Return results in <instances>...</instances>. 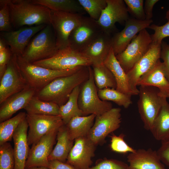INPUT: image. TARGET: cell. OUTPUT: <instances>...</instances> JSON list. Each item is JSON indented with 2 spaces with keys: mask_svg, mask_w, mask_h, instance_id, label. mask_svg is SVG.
I'll return each instance as SVG.
<instances>
[{
  "mask_svg": "<svg viewBox=\"0 0 169 169\" xmlns=\"http://www.w3.org/2000/svg\"><path fill=\"white\" fill-rule=\"evenodd\" d=\"M104 64L115 78L117 90L131 96L137 95L131 89L126 73L117 59L112 48Z\"/></svg>",
  "mask_w": 169,
  "mask_h": 169,
  "instance_id": "d4e9b609",
  "label": "cell"
},
{
  "mask_svg": "<svg viewBox=\"0 0 169 169\" xmlns=\"http://www.w3.org/2000/svg\"><path fill=\"white\" fill-rule=\"evenodd\" d=\"M18 64L21 73L28 86L36 92L54 79L72 74L81 67L66 70H56L44 68L30 63L21 56H17Z\"/></svg>",
  "mask_w": 169,
  "mask_h": 169,
  "instance_id": "3957f363",
  "label": "cell"
},
{
  "mask_svg": "<svg viewBox=\"0 0 169 169\" xmlns=\"http://www.w3.org/2000/svg\"><path fill=\"white\" fill-rule=\"evenodd\" d=\"M82 15L50 10V22L59 50L69 47L70 33L78 24Z\"/></svg>",
  "mask_w": 169,
  "mask_h": 169,
  "instance_id": "ba28073f",
  "label": "cell"
},
{
  "mask_svg": "<svg viewBox=\"0 0 169 169\" xmlns=\"http://www.w3.org/2000/svg\"><path fill=\"white\" fill-rule=\"evenodd\" d=\"M33 64L54 70H66L81 66L92 65L90 60L81 52L73 50L68 47L59 50L52 57Z\"/></svg>",
  "mask_w": 169,
  "mask_h": 169,
  "instance_id": "52a82bcc",
  "label": "cell"
},
{
  "mask_svg": "<svg viewBox=\"0 0 169 169\" xmlns=\"http://www.w3.org/2000/svg\"><path fill=\"white\" fill-rule=\"evenodd\" d=\"M90 66H82L70 75L57 78L35 93L41 100L54 103L59 107L65 104L76 87L88 78Z\"/></svg>",
  "mask_w": 169,
  "mask_h": 169,
  "instance_id": "6da1fadb",
  "label": "cell"
},
{
  "mask_svg": "<svg viewBox=\"0 0 169 169\" xmlns=\"http://www.w3.org/2000/svg\"></svg>",
  "mask_w": 169,
  "mask_h": 169,
  "instance_id": "681fc988",
  "label": "cell"
},
{
  "mask_svg": "<svg viewBox=\"0 0 169 169\" xmlns=\"http://www.w3.org/2000/svg\"><path fill=\"white\" fill-rule=\"evenodd\" d=\"M0 31L8 32L13 31L8 6L5 0L0 1Z\"/></svg>",
  "mask_w": 169,
  "mask_h": 169,
  "instance_id": "f35d334b",
  "label": "cell"
},
{
  "mask_svg": "<svg viewBox=\"0 0 169 169\" xmlns=\"http://www.w3.org/2000/svg\"><path fill=\"white\" fill-rule=\"evenodd\" d=\"M125 135L121 133L119 136L114 134L110 136V147L111 150L115 152L126 154L135 152L136 150L129 146L125 141L124 138Z\"/></svg>",
  "mask_w": 169,
  "mask_h": 169,
  "instance_id": "8d00e7d4",
  "label": "cell"
},
{
  "mask_svg": "<svg viewBox=\"0 0 169 169\" xmlns=\"http://www.w3.org/2000/svg\"><path fill=\"white\" fill-rule=\"evenodd\" d=\"M92 19L97 21L107 5L106 0H78Z\"/></svg>",
  "mask_w": 169,
  "mask_h": 169,
  "instance_id": "e575fe53",
  "label": "cell"
},
{
  "mask_svg": "<svg viewBox=\"0 0 169 169\" xmlns=\"http://www.w3.org/2000/svg\"><path fill=\"white\" fill-rule=\"evenodd\" d=\"M25 169H49V168L44 166H37L25 168Z\"/></svg>",
  "mask_w": 169,
  "mask_h": 169,
  "instance_id": "7dc6e473",
  "label": "cell"
},
{
  "mask_svg": "<svg viewBox=\"0 0 169 169\" xmlns=\"http://www.w3.org/2000/svg\"><path fill=\"white\" fill-rule=\"evenodd\" d=\"M96 146L87 136L75 139L66 162L76 169H88L93 163Z\"/></svg>",
  "mask_w": 169,
  "mask_h": 169,
  "instance_id": "ac0fdd59",
  "label": "cell"
},
{
  "mask_svg": "<svg viewBox=\"0 0 169 169\" xmlns=\"http://www.w3.org/2000/svg\"><path fill=\"white\" fill-rule=\"evenodd\" d=\"M159 1L158 0H146L144 6L146 20L152 19L153 17V9L154 5Z\"/></svg>",
  "mask_w": 169,
  "mask_h": 169,
  "instance_id": "f6af8a7d",
  "label": "cell"
},
{
  "mask_svg": "<svg viewBox=\"0 0 169 169\" xmlns=\"http://www.w3.org/2000/svg\"><path fill=\"white\" fill-rule=\"evenodd\" d=\"M121 111L119 108H113L101 115H96L94 124L87 136L95 146L104 143L108 135L120 127Z\"/></svg>",
  "mask_w": 169,
  "mask_h": 169,
  "instance_id": "30bf717a",
  "label": "cell"
},
{
  "mask_svg": "<svg viewBox=\"0 0 169 169\" xmlns=\"http://www.w3.org/2000/svg\"><path fill=\"white\" fill-rule=\"evenodd\" d=\"M56 139V144L49 156L48 160L65 162L74 142L69 137L66 125L64 124L59 129Z\"/></svg>",
  "mask_w": 169,
  "mask_h": 169,
  "instance_id": "484cf974",
  "label": "cell"
},
{
  "mask_svg": "<svg viewBox=\"0 0 169 169\" xmlns=\"http://www.w3.org/2000/svg\"><path fill=\"white\" fill-rule=\"evenodd\" d=\"M51 10L83 15L86 12L78 0H31Z\"/></svg>",
  "mask_w": 169,
  "mask_h": 169,
  "instance_id": "f1b7e54d",
  "label": "cell"
},
{
  "mask_svg": "<svg viewBox=\"0 0 169 169\" xmlns=\"http://www.w3.org/2000/svg\"><path fill=\"white\" fill-rule=\"evenodd\" d=\"M152 43L151 35L145 29L134 38L122 52L116 55L126 73L147 52Z\"/></svg>",
  "mask_w": 169,
  "mask_h": 169,
  "instance_id": "9c48e42d",
  "label": "cell"
},
{
  "mask_svg": "<svg viewBox=\"0 0 169 169\" xmlns=\"http://www.w3.org/2000/svg\"><path fill=\"white\" fill-rule=\"evenodd\" d=\"M98 93L101 100L112 101L125 108H128L132 104L131 96L121 92L115 89L106 88L98 90Z\"/></svg>",
  "mask_w": 169,
  "mask_h": 169,
  "instance_id": "836d02e7",
  "label": "cell"
},
{
  "mask_svg": "<svg viewBox=\"0 0 169 169\" xmlns=\"http://www.w3.org/2000/svg\"><path fill=\"white\" fill-rule=\"evenodd\" d=\"M148 28L154 31V33L151 35L152 43L161 44L164 38L169 37V20L162 26L151 24Z\"/></svg>",
  "mask_w": 169,
  "mask_h": 169,
  "instance_id": "60d3db41",
  "label": "cell"
},
{
  "mask_svg": "<svg viewBox=\"0 0 169 169\" xmlns=\"http://www.w3.org/2000/svg\"><path fill=\"white\" fill-rule=\"evenodd\" d=\"M107 5L97 21L102 31L111 35L115 33V24L125 23L130 18L126 6L123 0H106Z\"/></svg>",
  "mask_w": 169,
  "mask_h": 169,
  "instance_id": "5bb4252c",
  "label": "cell"
},
{
  "mask_svg": "<svg viewBox=\"0 0 169 169\" xmlns=\"http://www.w3.org/2000/svg\"><path fill=\"white\" fill-rule=\"evenodd\" d=\"M137 101L139 113L144 128L150 131L161 108L164 98L159 95L156 87L145 85L140 86Z\"/></svg>",
  "mask_w": 169,
  "mask_h": 169,
  "instance_id": "8992f818",
  "label": "cell"
},
{
  "mask_svg": "<svg viewBox=\"0 0 169 169\" xmlns=\"http://www.w3.org/2000/svg\"><path fill=\"white\" fill-rule=\"evenodd\" d=\"M24 109L29 114L58 115L59 106L54 103L41 100L34 95Z\"/></svg>",
  "mask_w": 169,
  "mask_h": 169,
  "instance_id": "4dcf8cb0",
  "label": "cell"
},
{
  "mask_svg": "<svg viewBox=\"0 0 169 169\" xmlns=\"http://www.w3.org/2000/svg\"><path fill=\"white\" fill-rule=\"evenodd\" d=\"M27 113L22 112L0 124V145L12 140L19 124L26 118Z\"/></svg>",
  "mask_w": 169,
  "mask_h": 169,
  "instance_id": "d6a6232c",
  "label": "cell"
},
{
  "mask_svg": "<svg viewBox=\"0 0 169 169\" xmlns=\"http://www.w3.org/2000/svg\"><path fill=\"white\" fill-rule=\"evenodd\" d=\"M49 169H76L73 166L66 163L54 160L49 161Z\"/></svg>",
  "mask_w": 169,
  "mask_h": 169,
  "instance_id": "bcb514c9",
  "label": "cell"
},
{
  "mask_svg": "<svg viewBox=\"0 0 169 169\" xmlns=\"http://www.w3.org/2000/svg\"><path fill=\"white\" fill-rule=\"evenodd\" d=\"M111 37L102 31L82 52L90 60L92 66L104 64L112 48Z\"/></svg>",
  "mask_w": 169,
  "mask_h": 169,
  "instance_id": "603a6c76",
  "label": "cell"
},
{
  "mask_svg": "<svg viewBox=\"0 0 169 169\" xmlns=\"http://www.w3.org/2000/svg\"><path fill=\"white\" fill-rule=\"evenodd\" d=\"M5 1L13 28L50 24V10L47 7L34 4L31 0Z\"/></svg>",
  "mask_w": 169,
  "mask_h": 169,
  "instance_id": "7a4b0ae2",
  "label": "cell"
},
{
  "mask_svg": "<svg viewBox=\"0 0 169 169\" xmlns=\"http://www.w3.org/2000/svg\"><path fill=\"white\" fill-rule=\"evenodd\" d=\"M88 169H130L125 162L114 159L104 158L97 160L95 166Z\"/></svg>",
  "mask_w": 169,
  "mask_h": 169,
  "instance_id": "ab89813d",
  "label": "cell"
},
{
  "mask_svg": "<svg viewBox=\"0 0 169 169\" xmlns=\"http://www.w3.org/2000/svg\"><path fill=\"white\" fill-rule=\"evenodd\" d=\"M161 142L157 153L161 161L169 168V139Z\"/></svg>",
  "mask_w": 169,
  "mask_h": 169,
  "instance_id": "b9f144b4",
  "label": "cell"
},
{
  "mask_svg": "<svg viewBox=\"0 0 169 169\" xmlns=\"http://www.w3.org/2000/svg\"><path fill=\"white\" fill-rule=\"evenodd\" d=\"M152 22V19L139 20L129 18L125 22L123 29L112 36V48L115 56L122 52L137 33L148 28Z\"/></svg>",
  "mask_w": 169,
  "mask_h": 169,
  "instance_id": "d6986e66",
  "label": "cell"
},
{
  "mask_svg": "<svg viewBox=\"0 0 169 169\" xmlns=\"http://www.w3.org/2000/svg\"><path fill=\"white\" fill-rule=\"evenodd\" d=\"M29 130L28 141L29 146L37 142L43 136L64 125L59 115L27 114Z\"/></svg>",
  "mask_w": 169,
  "mask_h": 169,
  "instance_id": "4fadbf2b",
  "label": "cell"
},
{
  "mask_svg": "<svg viewBox=\"0 0 169 169\" xmlns=\"http://www.w3.org/2000/svg\"><path fill=\"white\" fill-rule=\"evenodd\" d=\"M59 51L54 33L50 24L47 25L31 40L21 56L27 61L33 63L50 58Z\"/></svg>",
  "mask_w": 169,
  "mask_h": 169,
  "instance_id": "277c9868",
  "label": "cell"
},
{
  "mask_svg": "<svg viewBox=\"0 0 169 169\" xmlns=\"http://www.w3.org/2000/svg\"><path fill=\"white\" fill-rule=\"evenodd\" d=\"M28 124L26 118L19 125L13 137L15 159L14 169H25L30 151L28 141Z\"/></svg>",
  "mask_w": 169,
  "mask_h": 169,
  "instance_id": "44dd1931",
  "label": "cell"
},
{
  "mask_svg": "<svg viewBox=\"0 0 169 169\" xmlns=\"http://www.w3.org/2000/svg\"><path fill=\"white\" fill-rule=\"evenodd\" d=\"M0 80V104L28 86L19 67L16 55H13Z\"/></svg>",
  "mask_w": 169,
  "mask_h": 169,
  "instance_id": "7c38bea8",
  "label": "cell"
},
{
  "mask_svg": "<svg viewBox=\"0 0 169 169\" xmlns=\"http://www.w3.org/2000/svg\"><path fill=\"white\" fill-rule=\"evenodd\" d=\"M160 58L163 60L165 74L169 81V45L164 41L161 44Z\"/></svg>",
  "mask_w": 169,
  "mask_h": 169,
  "instance_id": "ee69618b",
  "label": "cell"
},
{
  "mask_svg": "<svg viewBox=\"0 0 169 169\" xmlns=\"http://www.w3.org/2000/svg\"><path fill=\"white\" fill-rule=\"evenodd\" d=\"M91 66L90 67L88 78L80 86L78 104L84 116L101 115L113 108L111 102L101 100L99 97Z\"/></svg>",
  "mask_w": 169,
  "mask_h": 169,
  "instance_id": "5b68a950",
  "label": "cell"
},
{
  "mask_svg": "<svg viewBox=\"0 0 169 169\" xmlns=\"http://www.w3.org/2000/svg\"><path fill=\"white\" fill-rule=\"evenodd\" d=\"M141 85L156 87L158 89L161 97L169 98V81L165 74L163 63L160 59L140 79L137 85Z\"/></svg>",
  "mask_w": 169,
  "mask_h": 169,
  "instance_id": "cb8c5ba5",
  "label": "cell"
},
{
  "mask_svg": "<svg viewBox=\"0 0 169 169\" xmlns=\"http://www.w3.org/2000/svg\"><path fill=\"white\" fill-rule=\"evenodd\" d=\"M91 67L95 83L98 90L106 88L116 89V83L115 78L104 64Z\"/></svg>",
  "mask_w": 169,
  "mask_h": 169,
  "instance_id": "1f68e13d",
  "label": "cell"
},
{
  "mask_svg": "<svg viewBox=\"0 0 169 169\" xmlns=\"http://www.w3.org/2000/svg\"><path fill=\"white\" fill-rule=\"evenodd\" d=\"M13 55L10 48L8 47L0 51V79L4 73L7 65Z\"/></svg>",
  "mask_w": 169,
  "mask_h": 169,
  "instance_id": "7bdbcfd3",
  "label": "cell"
},
{
  "mask_svg": "<svg viewBox=\"0 0 169 169\" xmlns=\"http://www.w3.org/2000/svg\"><path fill=\"white\" fill-rule=\"evenodd\" d=\"M79 91L80 85L76 87L73 90L66 103L59 107V115L64 125H66L74 117L84 116L79 108L78 104Z\"/></svg>",
  "mask_w": 169,
  "mask_h": 169,
  "instance_id": "f546056e",
  "label": "cell"
},
{
  "mask_svg": "<svg viewBox=\"0 0 169 169\" xmlns=\"http://www.w3.org/2000/svg\"><path fill=\"white\" fill-rule=\"evenodd\" d=\"M96 115L91 114L72 118L66 125L70 139L73 140L87 136L93 126Z\"/></svg>",
  "mask_w": 169,
  "mask_h": 169,
  "instance_id": "83f0119b",
  "label": "cell"
},
{
  "mask_svg": "<svg viewBox=\"0 0 169 169\" xmlns=\"http://www.w3.org/2000/svg\"><path fill=\"white\" fill-rule=\"evenodd\" d=\"M46 25L28 26L22 27L15 31L1 32L0 37L9 46L13 54L22 56L31 38Z\"/></svg>",
  "mask_w": 169,
  "mask_h": 169,
  "instance_id": "e0dca14e",
  "label": "cell"
},
{
  "mask_svg": "<svg viewBox=\"0 0 169 169\" xmlns=\"http://www.w3.org/2000/svg\"><path fill=\"white\" fill-rule=\"evenodd\" d=\"M156 140L161 141L169 139V103L164 98L160 111L150 131Z\"/></svg>",
  "mask_w": 169,
  "mask_h": 169,
  "instance_id": "4316f807",
  "label": "cell"
},
{
  "mask_svg": "<svg viewBox=\"0 0 169 169\" xmlns=\"http://www.w3.org/2000/svg\"><path fill=\"white\" fill-rule=\"evenodd\" d=\"M59 129L49 132L32 145L26 161L25 168L37 166L49 168L48 157L53 150Z\"/></svg>",
  "mask_w": 169,
  "mask_h": 169,
  "instance_id": "9a60e30c",
  "label": "cell"
},
{
  "mask_svg": "<svg viewBox=\"0 0 169 169\" xmlns=\"http://www.w3.org/2000/svg\"><path fill=\"white\" fill-rule=\"evenodd\" d=\"M36 93L34 89L28 85L22 91L9 96L0 104V123L10 118L18 110L24 109Z\"/></svg>",
  "mask_w": 169,
  "mask_h": 169,
  "instance_id": "ffe728a7",
  "label": "cell"
},
{
  "mask_svg": "<svg viewBox=\"0 0 169 169\" xmlns=\"http://www.w3.org/2000/svg\"><path fill=\"white\" fill-rule=\"evenodd\" d=\"M129 13L133 18L139 20H146L144 0H124Z\"/></svg>",
  "mask_w": 169,
  "mask_h": 169,
  "instance_id": "74e56055",
  "label": "cell"
},
{
  "mask_svg": "<svg viewBox=\"0 0 169 169\" xmlns=\"http://www.w3.org/2000/svg\"><path fill=\"white\" fill-rule=\"evenodd\" d=\"M15 159L13 148L6 142L0 145V169H14Z\"/></svg>",
  "mask_w": 169,
  "mask_h": 169,
  "instance_id": "d590c367",
  "label": "cell"
},
{
  "mask_svg": "<svg viewBox=\"0 0 169 169\" xmlns=\"http://www.w3.org/2000/svg\"><path fill=\"white\" fill-rule=\"evenodd\" d=\"M130 169H166L157 151L151 148L139 149L127 156Z\"/></svg>",
  "mask_w": 169,
  "mask_h": 169,
  "instance_id": "7402d4cb",
  "label": "cell"
},
{
  "mask_svg": "<svg viewBox=\"0 0 169 169\" xmlns=\"http://www.w3.org/2000/svg\"><path fill=\"white\" fill-rule=\"evenodd\" d=\"M102 31L97 21L83 16L70 34L69 47L82 53Z\"/></svg>",
  "mask_w": 169,
  "mask_h": 169,
  "instance_id": "8fae6325",
  "label": "cell"
},
{
  "mask_svg": "<svg viewBox=\"0 0 169 169\" xmlns=\"http://www.w3.org/2000/svg\"><path fill=\"white\" fill-rule=\"evenodd\" d=\"M166 18L168 21L169 20V10H168L166 13Z\"/></svg>",
  "mask_w": 169,
  "mask_h": 169,
  "instance_id": "c3c4849f",
  "label": "cell"
},
{
  "mask_svg": "<svg viewBox=\"0 0 169 169\" xmlns=\"http://www.w3.org/2000/svg\"><path fill=\"white\" fill-rule=\"evenodd\" d=\"M161 44L152 43L147 52L126 73L131 87L137 95L139 93V80L160 59Z\"/></svg>",
  "mask_w": 169,
  "mask_h": 169,
  "instance_id": "2e32d148",
  "label": "cell"
}]
</instances>
